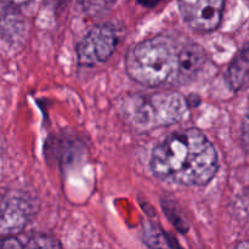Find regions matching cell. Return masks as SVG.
Here are the masks:
<instances>
[{
  "label": "cell",
  "instance_id": "12",
  "mask_svg": "<svg viewBox=\"0 0 249 249\" xmlns=\"http://www.w3.org/2000/svg\"><path fill=\"white\" fill-rule=\"evenodd\" d=\"M23 247L27 248H58L61 247L60 243L57 242V240L53 237H49L45 235H36L34 237H32L29 240V242L27 245H24Z\"/></svg>",
  "mask_w": 249,
  "mask_h": 249
},
{
  "label": "cell",
  "instance_id": "1",
  "mask_svg": "<svg viewBox=\"0 0 249 249\" xmlns=\"http://www.w3.org/2000/svg\"><path fill=\"white\" fill-rule=\"evenodd\" d=\"M219 168L213 143L195 128L177 131L158 143L151 156V169L160 180L185 186H202Z\"/></svg>",
  "mask_w": 249,
  "mask_h": 249
},
{
  "label": "cell",
  "instance_id": "13",
  "mask_svg": "<svg viewBox=\"0 0 249 249\" xmlns=\"http://www.w3.org/2000/svg\"><path fill=\"white\" fill-rule=\"evenodd\" d=\"M114 0H83L85 9L90 14H97L111 6Z\"/></svg>",
  "mask_w": 249,
  "mask_h": 249
},
{
  "label": "cell",
  "instance_id": "14",
  "mask_svg": "<svg viewBox=\"0 0 249 249\" xmlns=\"http://www.w3.org/2000/svg\"><path fill=\"white\" fill-rule=\"evenodd\" d=\"M6 248H23V243L19 242V240L15 238L14 236H6L0 238V249Z\"/></svg>",
  "mask_w": 249,
  "mask_h": 249
},
{
  "label": "cell",
  "instance_id": "3",
  "mask_svg": "<svg viewBox=\"0 0 249 249\" xmlns=\"http://www.w3.org/2000/svg\"><path fill=\"white\" fill-rule=\"evenodd\" d=\"M128 105L126 114L133 125L140 129L175 124L184 117L187 105L178 92L139 96Z\"/></svg>",
  "mask_w": 249,
  "mask_h": 249
},
{
  "label": "cell",
  "instance_id": "15",
  "mask_svg": "<svg viewBox=\"0 0 249 249\" xmlns=\"http://www.w3.org/2000/svg\"><path fill=\"white\" fill-rule=\"evenodd\" d=\"M139 4H141L142 6L146 7H153L156 6L157 4H160V0H138Z\"/></svg>",
  "mask_w": 249,
  "mask_h": 249
},
{
  "label": "cell",
  "instance_id": "8",
  "mask_svg": "<svg viewBox=\"0 0 249 249\" xmlns=\"http://www.w3.org/2000/svg\"><path fill=\"white\" fill-rule=\"evenodd\" d=\"M248 74V46L236 55L226 72V83L232 91H238L246 84Z\"/></svg>",
  "mask_w": 249,
  "mask_h": 249
},
{
  "label": "cell",
  "instance_id": "10",
  "mask_svg": "<svg viewBox=\"0 0 249 249\" xmlns=\"http://www.w3.org/2000/svg\"><path fill=\"white\" fill-rule=\"evenodd\" d=\"M160 204L163 206V209H164V213L167 215V218L178 229V231H180L182 233H186L187 230H189V223H187L186 218L184 216L179 206L175 202H173L172 199H163Z\"/></svg>",
  "mask_w": 249,
  "mask_h": 249
},
{
  "label": "cell",
  "instance_id": "9",
  "mask_svg": "<svg viewBox=\"0 0 249 249\" xmlns=\"http://www.w3.org/2000/svg\"><path fill=\"white\" fill-rule=\"evenodd\" d=\"M15 5L4 1L0 5V33L2 36H15L19 34L22 26L16 11L12 10Z\"/></svg>",
  "mask_w": 249,
  "mask_h": 249
},
{
  "label": "cell",
  "instance_id": "6",
  "mask_svg": "<svg viewBox=\"0 0 249 249\" xmlns=\"http://www.w3.org/2000/svg\"><path fill=\"white\" fill-rule=\"evenodd\" d=\"M28 207L23 199L0 195V236H12L27 224Z\"/></svg>",
  "mask_w": 249,
  "mask_h": 249
},
{
  "label": "cell",
  "instance_id": "11",
  "mask_svg": "<svg viewBox=\"0 0 249 249\" xmlns=\"http://www.w3.org/2000/svg\"><path fill=\"white\" fill-rule=\"evenodd\" d=\"M145 242L150 247H173L174 245L169 242V238L165 236L163 231H160V228L157 226H150L145 230Z\"/></svg>",
  "mask_w": 249,
  "mask_h": 249
},
{
  "label": "cell",
  "instance_id": "4",
  "mask_svg": "<svg viewBox=\"0 0 249 249\" xmlns=\"http://www.w3.org/2000/svg\"><path fill=\"white\" fill-rule=\"evenodd\" d=\"M118 36L113 27L101 24L92 28L78 44V61L83 66H94L108 60L116 49Z\"/></svg>",
  "mask_w": 249,
  "mask_h": 249
},
{
  "label": "cell",
  "instance_id": "7",
  "mask_svg": "<svg viewBox=\"0 0 249 249\" xmlns=\"http://www.w3.org/2000/svg\"><path fill=\"white\" fill-rule=\"evenodd\" d=\"M206 61L203 49L197 44H185L178 50L177 82H190L201 71Z\"/></svg>",
  "mask_w": 249,
  "mask_h": 249
},
{
  "label": "cell",
  "instance_id": "2",
  "mask_svg": "<svg viewBox=\"0 0 249 249\" xmlns=\"http://www.w3.org/2000/svg\"><path fill=\"white\" fill-rule=\"evenodd\" d=\"M178 50L168 36L146 39L129 51L125 61L126 72L131 79L147 87L177 82Z\"/></svg>",
  "mask_w": 249,
  "mask_h": 249
},
{
  "label": "cell",
  "instance_id": "5",
  "mask_svg": "<svg viewBox=\"0 0 249 249\" xmlns=\"http://www.w3.org/2000/svg\"><path fill=\"white\" fill-rule=\"evenodd\" d=\"M225 0H179V10L184 21L201 33L214 31L223 18Z\"/></svg>",
  "mask_w": 249,
  "mask_h": 249
},
{
  "label": "cell",
  "instance_id": "16",
  "mask_svg": "<svg viewBox=\"0 0 249 249\" xmlns=\"http://www.w3.org/2000/svg\"><path fill=\"white\" fill-rule=\"evenodd\" d=\"M2 1H6V2H9V4L15 5V6H18V5L27 4V2L31 1V0H2Z\"/></svg>",
  "mask_w": 249,
  "mask_h": 249
}]
</instances>
